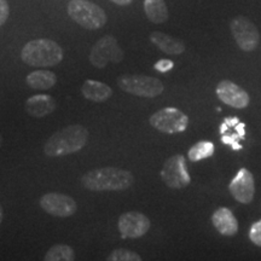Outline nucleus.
<instances>
[{"mask_svg": "<svg viewBox=\"0 0 261 261\" xmlns=\"http://www.w3.org/2000/svg\"><path fill=\"white\" fill-rule=\"evenodd\" d=\"M135 182V175L128 169L117 167L96 168L81 177V184L90 191H125Z\"/></svg>", "mask_w": 261, "mask_h": 261, "instance_id": "nucleus-1", "label": "nucleus"}, {"mask_svg": "<svg viewBox=\"0 0 261 261\" xmlns=\"http://www.w3.org/2000/svg\"><path fill=\"white\" fill-rule=\"evenodd\" d=\"M89 140V130L81 125H70L55 132L44 145L48 158H63L83 150Z\"/></svg>", "mask_w": 261, "mask_h": 261, "instance_id": "nucleus-2", "label": "nucleus"}, {"mask_svg": "<svg viewBox=\"0 0 261 261\" xmlns=\"http://www.w3.org/2000/svg\"><path fill=\"white\" fill-rule=\"evenodd\" d=\"M63 50L51 39H35L28 41L21 51V60L29 67H55L63 61Z\"/></svg>", "mask_w": 261, "mask_h": 261, "instance_id": "nucleus-3", "label": "nucleus"}, {"mask_svg": "<svg viewBox=\"0 0 261 261\" xmlns=\"http://www.w3.org/2000/svg\"><path fill=\"white\" fill-rule=\"evenodd\" d=\"M67 12L74 22L89 31L100 29L108 21L106 11L89 0H70L68 3Z\"/></svg>", "mask_w": 261, "mask_h": 261, "instance_id": "nucleus-4", "label": "nucleus"}, {"mask_svg": "<svg viewBox=\"0 0 261 261\" xmlns=\"http://www.w3.org/2000/svg\"><path fill=\"white\" fill-rule=\"evenodd\" d=\"M117 86L123 92L144 98H155L165 91V85L160 79L139 74L120 75L117 77Z\"/></svg>", "mask_w": 261, "mask_h": 261, "instance_id": "nucleus-5", "label": "nucleus"}, {"mask_svg": "<svg viewBox=\"0 0 261 261\" xmlns=\"http://www.w3.org/2000/svg\"><path fill=\"white\" fill-rule=\"evenodd\" d=\"M89 58L93 67L104 69L109 63H121L125 58V52L119 46L115 37L106 35L93 45Z\"/></svg>", "mask_w": 261, "mask_h": 261, "instance_id": "nucleus-6", "label": "nucleus"}, {"mask_svg": "<svg viewBox=\"0 0 261 261\" xmlns=\"http://www.w3.org/2000/svg\"><path fill=\"white\" fill-rule=\"evenodd\" d=\"M150 125L167 135L181 133L188 128L189 117L177 108H163L150 116Z\"/></svg>", "mask_w": 261, "mask_h": 261, "instance_id": "nucleus-7", "label": "nucleus"}, {"mask_svg": "<svg viewBox=\"0 0 261 261\" xmlns=\"http://www.w3.org/2000/svg\"><path fill=\"white\" fill-rule=\"evenodd\" d=\"M162 181L171 189H184L191 182L188 172L187 160L180 154L173 155L166 160L161 169Z\"/></svg>", "mask_w": 261, "mask_h": 261, "instance_id": "nucleus-8", "label": "nucleus"}, {"mask_svg": "<svg viewBox=\"0 0 261 261\" xmlns=\"http://www.w3.org/2000/svg\"><path fill=\"white\" fill-rule=\"evenodd\" d=\"M231 32L238 47L246 52H252L259 45L260 34L256 25L246 16H237L231 21Z\"/></svg>", "mask_w": 261, "mask_h": 261, "instance_id": "nucleus-9", "label": "nucleus"}, {"mask_svg": "<svg viewBox=\"0 0 261 261\" xmlns=\"http://www.w3.org/2000/svg\"><path fill=\"white\" fill-rule=\"evenodd\" d=\"M41 210L55 218H69L77 211V204L70 196L60 192H47L39 200Z\"/></svg>", "mask_w": 261, "mask_h": 261, "instance_id": "nucleus-10", "label": "nucleus"}, {"mask_svg": "<svg viewBox=\"0 0 261 261\" xmlns=\"http://www.w3.org/2000/svg\"><path fill=\"white\" fill-rule=\"evenodd\" d=\"M119 232L122 238H140L148 233L151 227L150 219L140 212H126L120 215L117 221Z\"/></svg>", "mask_w": 261, "mask_h": 261, "instance_id": "nucleus-11", "label": "nucleus"}, {"mask_svg": "<svg viewBox=\"0 0 261 261\" xmlns=\"http://www.w3.org/2000/svg\"><path fill=\"white\" fill-rule=\"evenodd\" d=\"M228 190L237 202L243 204L250 203L255 195V184L252 173L247 168H241L236 177L231 180Z\"/></svg>", "mask_w": 261, "mask_h": 261, "instance_id": "nucleus-12", "label": "nucleus"}, {"mask_svg": "<svg viewBox=\"0 0 261 261\" xmlns=\"http://www.w3.org/2000/svg\"><path fill=\"white\" fill-rule=\"evenodd\" d=\"M217 96L220 102L226 104L228 107H232L234 109H244L249 106L250 97L244 91L232 81L223 80L217 86Z\"/></svg>", "mask_w": 261, "mask_h": 261, "instance_id": "nucleus-13", "label": "nucleus"}, {"mask_svg": "<svg viewBox=\"0 0 261 261\" xmlns=\"http://www.w3.org/2000/svg\"><path fill=\"white\" fill-rule=\"evenodd\" d=\"M24 108L28 115L41 119L56 110L57 102L50 94H35L25 100Z\"/></svg>", "mask_w": 261, "mask_h": 261, "instance_id": "nucleus-14", "label": "nucleus"}, {"mask_svg": "<svg viewBox=\"0 0 261 261\" xmlns=\"http://www.w3.org/2000/svg\"><path fill=\"white\" fill-rule=\"evenodd\" d=\"M212 223L215 230L223 236H234L238 232V221L232 212L226 207H220L212 215Z\"/></svg>", "mask_w": 261, "mask_h": 261, "instance_id": "nucleus-15", "label": "nucleus"}, {"mask_svg": "<svg viewBox=\"0 0 261 261\" xmlns=\"http://www.w3.org/2000/svg\"><path fill=\"white\" fill-rule=\"evenodd\" d=\"M150 41L167 55H181L185 51V45L178 38L166 34V33L155 31L150 34Z\"/></svg>", "mask_w": 261, "mask_h": 261, "instance_id": "nucleus-16", "label": "nucleus"}, {"mask_svg": "<svg viewBox=\"0 0 261 261\" xmlns=\"http://www.w3.org/2000/svg\"><path fill=\"white\" fill-rule=\"evenodd\" d=\"M81 93L86 99L94 103H103L113 96V89L109 85L96 80H86L81 86Z\"/></svg>", "mask_w": 261, "mask_h": 261, "instance_id": "nucleus-17", "label": "nucleus"}, {"mask_svg": "<svg viewBox=\"0 0 261 261\" xmlns=\"http://www.w3.org/2000/svg\"><path fill=\"white\" fill-rule=\"evenodd\" d=\"M25 83L33 90L46 91L56 85L57 75L50 70H35L27 75Z\"/></svg>", "mask_w": 261, "mask_h": 261, "instance_id": "nucleus-18", "label": "nucleus"}, {"mask_svg": "<svg viewBox=\"0 0 261 261\" xmlns=\"http://www.w3.org/2000/svg\"><path fill=\"white\" fill-rule=\"evenodd\" d=\"M144 11L149 21L155 24L165 23L169 17L165 0H144Z\"/></svg>", "mask_w": 261, "mask_h": 261, "instance_id": "nucleus-19", "label": "nucleus"}, {"mask_svg": "<svg viewBox=\"0 0 261 261\" xmlns=\"http://www.w3.org/2000/svg\"><path fill=\"white\" fill-rule=\"evenodd\" d=\"M46 261H74L76 259L73 247L68 244H55L45 254Z\"/></svg>", "mask_w": 261, "mask_h": 261, "instance_id": "nucleus-20", "label": "nucleus"}, {"mask_svg": "<svg viewBox=\"0 0 261 261\" xmlns=\"http://www.w3.org/2000/svg\"><path fill=\"white\" fill-rule=\"evenodd\" d=\"M214 154V144L208 140H201L195 145H192L188 152V158L192 162L201 161L203 159H208Z\"/></svg>", "mask_w": 261, "mask_h": 261, "instance_id": "nucleus-21", "label": "nucleus"}, {"mask_svg": "<svg viewBox=\"0 0 261 261\" xmlns=\"http://www.w3.org/2000/svg\"><path fill=\"white\" fill-rule=\"evenodd\" d=\"M108 261H142V256L138 253L126 249V248H116L108 256Z\"/></svg>", "mask_w": 261, "mask_h": 261, "instance_id": "nucleus-22", "label": "nucleus"}, {"mask_svg": "<svg viewBox=\"0 0 261 261\" xmlns=\"http://www.w3.org/2000/svg\"><path fill=\"white\" fill-rule=\"evenodd\" d=\"M249 240L257 247H261V220H257L250 226Z\"/></svg>", "mask_w": 261, "mask_h": 261, "instance_id": "nucleus-23", "label": "nucleus"}, {"mask_svg": "<svg viewBox=\"0 0 261 261\" xmlns=\"http://www.w3.org/2000/svg\"><path fill=\"white\" fill-rule=\"evenodd\" d=\"M241 138H244L240 135V133H237V135H226V133H224V136L221 137V142L224 143V144H227L230 146H232L233 150H241L242 149V145L238 143V140Z\"/></svg>", "mask_w": 261, "mask_h": 261, "instance_id": "nucleus-24", "label": "nucleus"}, {"mask_svg": "<svg viewBox=\"0 0 261 261\" xmlns=\"http://www.w3.org/2000/svg\"><path fill=\"white\" fill-rule=\"evenodd\" d=\"M10 15V6L8 0H0V27L5 24Z\"/></svg>", "mask_w": 261, "mask_h": 261, "instance_id": "nucleus-25", "label": "nucleus"}, {"mask_svg": "<svg viewBox=\"0 0 261 261\" xmlns=\"http://www.w3.org/2000/svg\"><path fill=\"white\" fill-rule=\"evenodd\" d=\"M173 67H174V63L171 60H160L154 65L155 69L160 73H167V71L173 69Z\"/></svg>", "mask_w": 261, "mask_h": 261, "instance_id": "nucleus-26", "label": "nucleus"}, {"mask_svg": "<svg viewBox=\"0 0 261 261\" xmlns=\"http://www.w3.org/2000/svg\"><path fill=\"white\" fill-rule=\"evenodd\" d=\"M110 2L114 3V4L120 5V6H127L129 4H132L133 0H110Z\"/></svg>", "mask_w": 261, "mask_h": 261, "instance_id": "nucleus-27", "label": "nucleus"}, {"mask_svg": "<svg viewBox=\"0 0 261 261\" xmlns=\"http://www.w3.org/2000/svg\"><path fill=\"white\" fill-rule=\"evenodd\" d=\"M3 219H4V210H3L2 204H0V224L3 223Z\"/></svg>", "mask_w": 261, "mask_h": 261, "instance_id": "nucleus-28", "label": "nucleus"}, {"mask_svg": "<svg viewBox=\"0 0 261 261\" xmlns=\"http://www.w3.org/2000/svg\"><path fill=\"white\" fill-rule=\"evenodd\" d=\"M2 145H3V136L2 133H0V148H2Z\"/></svg>", "mask_w": 261, "mask_h": 261, "instance_id": "nucleus-29", "label": "nucleus"}]
</instances>
